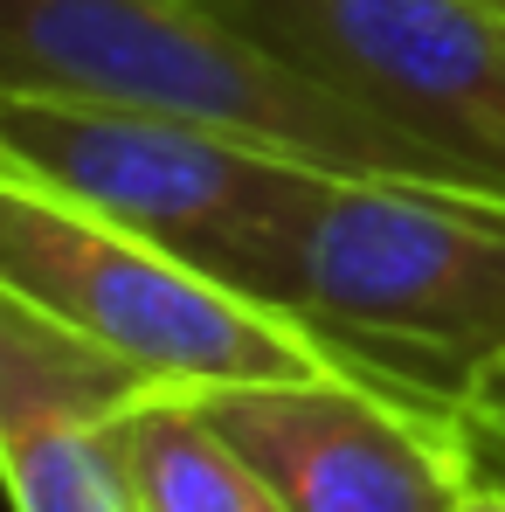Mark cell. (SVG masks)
I'll return each mask as SVG.
<instances>
[{"mask_svg":"<svg viewBox=\"0 0 505 512\" xmlns=\"http://www.w3.org/2000/svg\"><path fill=\"white\" fill-rule=\"evenodd\" d=\"M457 512H505V485H485V478H478V485L457 499Z\"/></svg>","mask_w":505,"mask_h":512,"instance_id":"11","label":"cell"},{"mask_svg":"<svg viewBox=\"0 0 505 512\" xmlns=\"http://www.w3.org/2000/svg\"><path fill=\"white\" fill-rule=\"evenodd\" d=\"M291 319L360 374L464 409L505 346V201L333 173L298 236Z\"/></svg>","mask_w":505,"mask_h":512,"instance_id":"2","label":"cell"},{"mask_svg":"<svg viewBox=\"0 0 505 512\" xmlns=\"http://www.w3.org/2000/svg\"><path fill=\"white\" fill-rule=\"evenodd\" d=\"M0 291L77 326L173 395L360 374L305 319L194 270L187 256L49 194L14 167H0Z\"/></svg>","mask_w":505,"mask_h":512,"instance_id":"4","label":"cell"},{"mask_svg":"<svg viewBox=\"0 0 505 512\" xmlns=\"http://www.w3.org/2000/svg\"><path fill=\"white\" fill-rule=\"evenodd\" d=\"M146 395H173L146 381L132 360L104 353L77 326L49 319L42 305L0 291V423L63 416V423H118Z\"/></svg>","mask_w":505,"mask_h":512,"instance_id":"8","label":"cell"},{"mask_svg":"<svg viewBox=\"0 0 505 512\" xmlns=\"http://www.w3.org/2000/svg\"><path fill=\"white\" fill-rule=\"evenodd\" d=\"M194 402L291 512H457L478 485L471 416L374 374L250 381Z\"/></svg>","mask_w":505,"mask_h":512,"instance_id":"6","label":"cell"},{"mask_svg":"<svg viewBox=\"0 0 505 512\" xmlns=\"http://www.w3.org/2000/svg\"><path fill=\"white\" fill-rule=\"evenodd\" d=\"M0 167L49 194L187 256L194 270L291 312L298 236L333 173L256 153L208 125L90 104V97H7L0 90Z\"/></svg>","mask_w":505,"mask_h":512,"instance_id":"3","label":"cell"},{"mask_svg":"<svg viewBox=\"0 0 505 512\" xmlns=\"http://www.w3.org/2000/svg\"><path fill=\"white\" fill-rule=\"evenodd\" d=\"M0 90L187 118L339 180L485 194L457 160L243 35L208 0H0Z\"/></svg>","mask_w":505,"mask_h":512,"instance_id":"1","label":"cell"},{"mask_svg":"<svg viewBox=\"0 0 505 512\" xmlns=\"http://www.w3.org/2000/svg\"><path fill=\"white\" fill-rule=\"evenodd\" d=\"M222 21L416 132L505 201V7L492 0H208Z\"/></svg>","mask_w":505,"mask_h":512,"instance_id":"5","label":"cell"},{"mask_svg":"<svg viewBox=\"0 0 505 512\" xmlns=\"http://www.w3.org/2000/svg\"><path fill=\"white\" fill-rule=\"evenodd\" d=\"M492 7H505V0H492Z\"/></svg>","mask_w":505,"mask_h":512,"instance_id":"12","label":"cell"},{"mask_svg":"<svg viewBox=\"0 0 505 512\" xmlns=\"http://www.w3.org/2000/svg\"><path fill=\"white\" fill-rule=\"evenodd\" d=\"M464 416H471L478 429H499V436H505V346L471 374V388H464Z\"/></svg>","mask_w":505,"mask_h":512,"instance_id":"10","label":"cell"},{"mask_svg":"<svg viewBox=\"0 0 505 512\" xmlns=\"http://www.w3.org/2000/svg\"><path fill=\"white\" fill-rule=\"evenodd\" d=\"M0 471L14 512H139L111 423H0Z\"/></svg>","mask_w":505,"mask_h":512,"instance_id":"9","label":"cell"},{"mask_svg":"<svg viewBox=\"0 0 505 512\" xmlns=\"http://www.w3.org/2000/svg\"><path fill=\"white\" fill-rule=\"evenodd\" d=\"M111 436L139 512H291L194 395H146Z\"/></svg>","mask_w":505,"mask_h":512,"instance_id":"7","label":"cell"}]
</instances>
